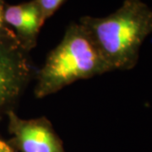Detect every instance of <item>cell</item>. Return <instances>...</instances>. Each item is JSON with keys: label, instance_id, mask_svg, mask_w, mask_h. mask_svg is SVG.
<instances>
[{"label": "cell", "instance_id": "cell-1", "mask_svg": "<svg viewBox=\"0 0 152 152\" xmlns=\"http://www.w3.org/2000/svg\"><path fill=\"white\" fill-rule=\"evenodd\" d=\"M79 23L110 71L129 70L136 65L142 44L152 33V10L142 0H124L107 16H84Z\"/></svg>", "mask_w": 152, "mask_h": 152}, {"label": "cell", "instance_id": "cell-2", "mask_svg": "<svg viewBox=\"0 0 152 152\" xmlns=\"http://www.w3.org/2000/svg\"><path fill=\"white\" fill-rule=\"evenodd\" d=\"M107 72H111L110 69L86 30L80 23H74L35 74L34 94L42 99L74 82Z\"/></svg>", "mask_w": 152, "mask_h": 152}, {"label": "cell", "instance_id": "cell-3", "mask_svg": "<svg viewBox=\"0 0 152 152\" xmlns=\"http://www.w3.org/2000/svg\"><path fill=\"white\" fill-rule=\"evenodd\" d=\"M29 53L9 26L0 30V116L13 111L35 76Z\"/></svg>", "mask_w": 152, "mask_h": 152}, {"label": "cell", "instance_id": "cell-4", "mask_svg": "<svg viewBox=\"0 0 152 152\" xmlns=\"http://www.w3.org/2000/svg\"><path fill=\"white\" fill-rule=\"evenodd\" d=\"M7 115L13 148L20 152H65L52 124L45 117L23 119L14 111Z\"/></svg>", "mask_w": 152, "mask_h": 152}, {"label": "cell", "instance_id": "cell-5", "mask_svg": "<svg viewBox=\"0 0 152 152\" xmlns=\"http://www.w3.org/2000/svg\"><path fill=\"white\" fill-rule=\"evenodd\" d=\"M4 20L10 26L19 43L27 52L36 48L44 20L34 0L15 5H5Z\"/></svg>", "mask_w": 152, "mask_h": 152}, {"label": "cell", "instance_id": "cell-6", "mask_svg": "<svg viewBox=\"0 0 152 152\" xmlns=\"http://www.w3.org/2000/svg\"><path fill=\"white\" fill-rule=\"evenodd\" d=\"M34 1L37 4L38 9L41 12V15L44 21H46L48 18L52 16L64 2V0H34Z\"/></svg>", "mask_w": 152, "mask_h": 152}, {"label": "cell", "instance_id": "cell-7", "mask_svg": "<svg viewBox=\"0 0 152 152\" xmlns=\"http://www.w3.org/2000/svg\"><path fill=\"white\" fill-rule=\"evenodd\" d=\"M5 4L4 2V0H0V30L7 27L6 24L4 20V11L5 8Z\"/></svg>", "mask_w": 152, "mask_h": 152}, {"label": "cell", "instance_id": "cell-8", "mask_svg": "<svg viewBox=\"0 0 152 152\" xmlns=\"http://www.w3.org/2000/svg\"><path fill=\"white\" fill-rule=\"evenodd\" d=\"M0 152H15V151L10 144L0 139Z\"/></svg>", "mask_w": 152, "mask_h": 152}]
</instances>
